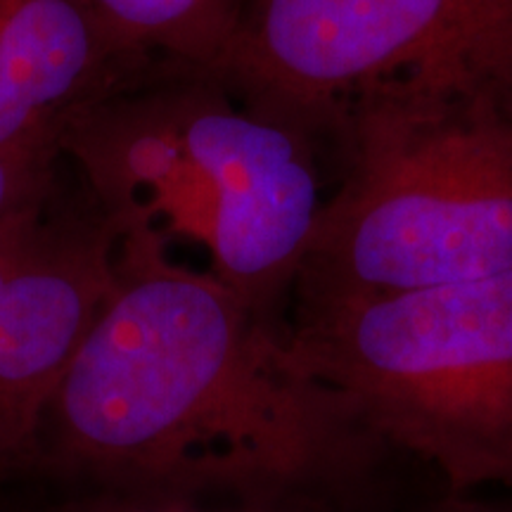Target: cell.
Here are the masks:
<instances>
[{
    "instance_id": "1",
    "label": "cell",
    "mask_w": 512,
    "mask_h": 512,
    "mask_svg": "<svg viewBox=\"0 0 512 512\" xmlns=\"http://www.w3.org/2000/svg\"><path fill=\"white\" fill-rule=\"evenodd\" d=\"M387 446L294 361L285 325L119 235L107 302L53 396L36 463L100 486L335 503Z\"/></svg>"
},
{
    "instance_id": "2",
    "label": "cell",
    "mask_w": 512,
    "mask_h": 512,
    "mask_svg": "<svg viewBox=\"0 0 512 512\" xmlns=\"http://www.w3.org/2000/svg\"><path fill=\"white\" fill-rule=\"evenodd\" d=\"M325 147L337 181L290 306L512 271L508 83L460 69L370 81L332 114Z\"/></svg>"
},
{
    "instance_id": "3",
    "label": "cell",
    "mask_w": 512,
    "mask_h": 512,
    "mask_svg": "<svg viewBox=\"0 0 512 512\" xmlns=\"http://www.w3.org/2000/svg\"><path fill=\"white\" fill-rule=\"evenodd\" d=\"M60 152L124 233L207 254V273L287 328L323 209L325 147L214 72L162 67L69 119Z\"/></svg>"
},
{
    "instance_id": "4",
    "label": "cell",
    "mask_w": 512,
    "mask_h": 512,
    "mask_svg": "<svg viewBox=\"0 0 512 512\" xmlns=\"http://www.w3.org/2000/svg\"><path fill=\"white\" fill-rule=\"evenodd\" d=\"M294 361L451 494L512 491V271L287 311Z\"/></svg>"
},
{
    "instance_id": "5",
    "label": "cell",
    "mask_w": 512,
    "mask_h": 512,
    "mask_svg": "<svg viewBox=\"0 0 512 512\" xmlns=\"http://www.w3.org/2000/svg\"><path fill=\"white\" fill-rule=\"evenodd\" d=\"M432 69L512 88V0H242L214 74L249 107L325 147L351 93Z\"/></svg>"
},
{
    "instance_id": "6",
    "label": "cell",
    "mask_w": 512,
    "mask_h": 512,
    "mask_svg": "<svg viewBox=\"0 0 512 512\" xmlns=\"http://www.w3.org/2000/svg\"><path fill=\"white\" fill-rule=\"evenodd\" d=\"M119 230L62 159L0 219V472L36 463L53 396L110 297Z\"/></svg>"
},
{
    "instance_id": "7",
    "label": "cell",
    "mask_w": 512,
    "mask_h": 512,
    "mask_svg": "<svg viewBox=\"0 0 512 512\" xmlns=\"http://www.w3.org/2000/svg\"><path fill=\"white\" fill-rule=\"evenodd\" d=\"M155 69L121 53L86 0H0V155H62L74 114Z\"/></svg>"
},
{
    "instance_id": "8",
    "label": "cell",
    "mask_w": 512,
    "mask_h": 512,
    "mask_svg": "<svg viewBox=\"0 0 512 512\" xmlns=\"http://www.w3.org/2000/svg\"><path fill=\"white\" fill-rule=\"evenodd\" d=\"M121 53L145 67L216 72L242 0H86Z\"/></svg>"
},
{
    "instance_id": "9",
    "label": "cell",
    "mask_w": 512,
    "mask_h": 512,
    "mask_svg": "<svg viewBox=\"0 0 512 512\" xmlns=\"http://www.w3.org/2000/svg\"><path fill=\"white\" fill-rule=\"evenodd\" d=\"M53 512H332V505L309 496H195L102 486L98 494L76 498Z\"/></svg>"
},
{
    "instance_id": "10",
    "label": "cell",
    "mask_w": 512,
    "mask_h": 512,
    "mask_svg": "<svg viewBox=\"0 0 512 512\" xmlns=\"http://www.w3.org/2000/svg\"><path fill=\"white\" fill-rule=\"evenodd\" d=\"M62 155H0V219L48 188Z\"/></svg>"
},
{
    "instance_id": "11",
    "label": "cell",
    "mask_w": 512,
    "mask_h": 512,
    "mask_svg": "<svg viewBox=\"0 0 512 512\" xmlns=\"http://www.w3.org/2000/svg\"><path fill=\"white\" fill-rule=\"evenodd\" d=\"M420 512H512V491H477V494H451L446 491Z\"/></svg>"
}]
</instances>
